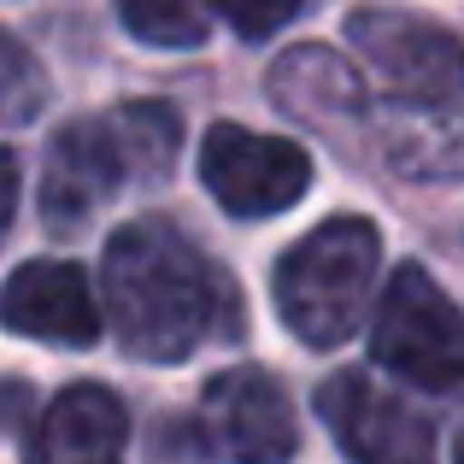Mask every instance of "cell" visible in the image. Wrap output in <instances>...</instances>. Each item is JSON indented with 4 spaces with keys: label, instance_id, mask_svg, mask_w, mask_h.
I'll list each match as a JSON object with an SVG mask.
<instances>
[{
    "label": "cell",
    "instance_id": "obj_1",
    "mask_svg": "<svg viewBox=\"0 0 464 464\" xmlns=\"http://www.w3.org/2000/svg\"><path fill=\"white\" fill-rule=\"evenodd\" d=\"M106 324L130 359L177 364L206 341L241 335V300L229 276L170 218H136L101 259Z\"/></svg>",
    "mask_w": 464,
    "mask_h": 464
},
{
    "label": "cell",
    "instance_id": "obj_2",
    "mask_svg": "<svg viewBox=\"0 0 464 464\" xmlns=\"http://www.w3.org/2000/svg\"><path fill=\"white\" fill-rule=\"evenodd\" d=\"M182 153V118L165 101H124L101 118H71L47 148L42 218L77 236L106 200L136 182H165Z\"/></svg>",
    "mask_w": 464,
    "mask_h": 464
},
{
    "label": "cell",
    "instance_id": "obj_3",
    "mask_svg": "<svg viewBox=\"0 0 464 464\" xmlns=\"http://www.w3.org/2000/svg\"><path fill=\"white\" fill-rule=\"evenodd\" d=\"M382 265V229L371 218H329L306 229L295 247L276 259V312L306 347H341L359 329Z\"/></svg>",
    "mask_w": 464,
    "mask_h": 464
},
{
    "label": "cell",
    "instance_id": "obj_4",
    "mask_svg": "<svg viewBox=\"0 0 464 464\" xmlns=\"http://www.w3.org/2000/svg\"><path fill=\"white\" fill-rule=\"evenodd\" d=\"M371 359L430 394L464 388V306L423 265H400L388 276L371 317Z\"/></svg>",
    "mask_w": 464,
    "mask_h": 464
},
{
    "label": "cell",
    "instance_id": "obj_5",
    "mask_svg": "<svg viewBox=\"0 0 464 464\" xmlns=\"http://www.w3.org/2000/svg\"><path fill=\"white\" fill-rule=\"evenodd\" d=\"M347 42L371 59L400 106H447L464 94V42L435 18L406 6H359L347 12Z\"/></svg>",
    "mask_w": 464,
    "mask_h": 464
},
{
    "label": "cell",
    "instance_id": "obj_6",
    "mask_svg": "<svg viewBox=\"0 0 464 464\" xmlns=\"http://www.w3.org/2000/svg\"><path fill=\"white\" fill-rule=\"evenodd\" d=\"M200 177L229 218H276L306 194L312 159L288 136H259L241 124H212L200 136Z\"/></svg>",
    "mask_w": 464,
    "mask_h": 464
},
{
    "label": "cell",
    "instance_id": "obj_7",
    "mask_svg": "<svg viewBox=\"0 0 464 464\" xmlns=\"http://www.w3.org/2000/svg\"><path fill=\"white\" fill-rule=\"evenodd\" d=\"M200 435L224 464H288L300 453V423L276 376L224 371L200 394Z\"/></svg>",
    "mask_w": 464,
    "mask_h": 464
},
{
    "label": "cell",
    "instance_id": "obj_8",
    "mask_svg": "<svg viewBox=\"0 0 464 464\" xmlns=\"http://www.w3.org/2000/svg\"><path fill=\"white\" fill-rule=\"evenodd\" d=\"M317 418L353 464H435V423L359 371H335L317 388Z\"/></svg>",
    "mask_w": 464,
    "mask_h": 464
},
{
    "label": "cell",
    "instance_id": "obj_9",
    "mask_svg": "<svg viewBox=\"0 0 464 464\" xmlns=\"http://www.w3.org/2000/svg\"><path fill=\"white\" fill-rule=\"evenodd\" d=\"M0 329L42 347H94L101 341V300H94L82 265L30 259L0 288Z\"/></svg>",
    "mask_w": 464,
    "mask_h": 464
},
{
    "label": "cell",
    "instance_id": "obj_10",
    "mask_svg": "<svg viewBox=\"0 0 464 464\" xmlns=\"http://www.w3.org/2000/svg\"><path fill=\"white\" fill-rule=\"evenodd\" d=\"M265 89H271L276 112H288L300 130H317L329 141H347L364 124V82L335 47H317V42L288 47L271 65Z\"/></svg>",
    "mask_w": 464,
    "mask_h": 464
},
{
    "label": "cell",
    "instance_id": "obj_11",
    "mask_svg": "<svg viewBox=\"0 0 464 464\" xmlns=\"http://www.w3.org/2000/svg\"><path fill=\"white\" fill-rule=\"evenodd\" d=\"M130 411L112 388L77 382L35 418L30 464H124Z\"/></svg>",
    "mask_w": 464,
    "mask_h": 464
},
{
    "label": "cell",
    "instance_id": "obj_12",
    "mask_svg": "<svg viewBox=\"0 0 464 464\" xmlns=\"http://www.w3.org/2000/svg\"><path fill=\"white\" fill-rule=\"evenodd\" d=\"M382 159L406 182H459L464 177V106H400L382 124Z\"/></svg>",
    "mask_w": 464,
    "mask_h": 464
},
{
    "label": "cell",
    "instance_id": "obj_13",
    "mask_svg": "<svg viewBox=\"0 0 464 464\" xmlns=\"http://www.w3.org/2000/svg\"><path fill=\"white\" fill-rule=\"evenodd\" d=\"M118 18L153 47H200L212 30L206 0H118Z\"/></svg>",
    "mask_w": 464,
    "mask_h": 464
},
{
    "label": "cell",
    "instance_id": "obj_14",
    "mask_svg": "<svg viewBox=\"0 0 464 464\" xmlns=\"http://www.w3.org/2000/svg\"><path fill=\"white\" fill-rule=\"evenodd\" d=\"M47 106V77L35 65V53L12 30H0V130L35 124Z\"/></svg>",
    "mask_w": 464,
    "mask_h": 464
},
{
    "label": "cell",
    "instance_id": "obj_15",
    "mask_svg": "<svg viewBox=\"0 0 464 464\" xmlns=\"http://www.w3.org/2000/svg\"><path fill=\"white\" fill-rule=\"evenodd\" d=\"M212 6L229 18V30H236L241 42H265V35H276L306 0H212Z\"/></svg>",
    "mask_w": 464,
    "mask_h": 464
},
{
    "label": "cell",
    "instance_id": "obj_16",
    "mask_svg": "<svg viewBox=\"0 0 464 464\" xmlns=\"http://www.w3.org/2000/svg\"><path fill=\"white\" fill-rule=\"evenodd\" d=\"M12 212H18V159L0 148V236H6Z\"/></svg>",
    "mask_w": 464,
    "mask_h": 464
},
{
    "label": "cell",
    "instance_id": "obj_17",
    "mask_svg": "<svg viewBox=\"0 0 464 464\" xmlns=\"http://www.w3.org/2000/svg\"><path fill=\"white\" fill-rule=\"evenodd\" d=\"M24 406H30V388L24 382H0V430H12Z\"/></svg>",
    "mask_w": 464,
    "mask_h": 464
},
{
    "label": "cell",
    "instance_id": "obj_18",
    "mask_svg": "<svg viewBox=\"0 0 464 464\" xmlns=\"http://www.w3.org/2000/svg\"><path fill=\"white\" fill-rule=\"evenodd\" d=\"M459 464H464V435H459Z\"/></svg>",
    "mask_w": 464,
    "mask_h": 464
}]
</instances>
